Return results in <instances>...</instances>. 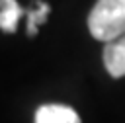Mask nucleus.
<instances>
[{"label": "nucleus", "mask_w": 125, "mask_h": 123, "mask_svg": "<svg viewBox=\"0 0 125 123\" xmlns=\"http://www.w3.org/2000/svg\"><path fill=\"white\" fill-rule=\"evenodd\" d=\"M88 29L98 41H111L125 33V0H98L88 14Z\"/></svg>", "instance_id": "obj_1"}, {"label": "nucleus", "mask_w": 125, "mask_h": 123, "mask_svg": "<svg viewBox=\"0 0 125 123\" xmlns=\"http://www.w3.org/2000/svg\"><path fill=\"white\" fill-rule=\"evenodd\" d=\"M102 59H104V66L109 72V76L113 78L125 76V33L105 43Z\"/></svg>", "instance_id": "obj_2"}, {"label": "nucleus", "mask_w": 125, "mask_h": 123, "mask_svg": "<svg viewBox=\"0 0 125 123\" xmlns=\"http://www.w3.org/2000/svg\"><path fill=\"white\" fill-rule=\"evenodd\" d=\"M35 123H80V117L70 105L45 103L35 111Z\"/></svg>", "instance_id": "obj_3"}, {"label": "nucleus", "mask_w": 125, "mask_h": 123, "mask_svg": "<svg viewBox=\"0 0 125 123\" xmlns=\"http://www.w3.org/2000/svg\"><path fill=\"white\" fill-rule=\"evenodd\" d=\"M23 14L25 10L16 0H0V29L6 33H14Z\"/></svg>", "instance_id": "obj_4"}, {"label": "nucleus", "mask_w": 125, "mask_h": 123, "mask_svg": "<svg viewBox=\"0 0 125 123\" xmlns=\"http://www.w3.org/2000/svg\"><path fill=\"white\" fill-rule=\"evenodd\" d=\"M49 12H51L49 4H45V2H41V0L35 2V8L25 10V16H27V35H29V37H33V35L37 33V27L47 20Z\"/></svg>", "instance_id": "obj_5"}]
</instances>
